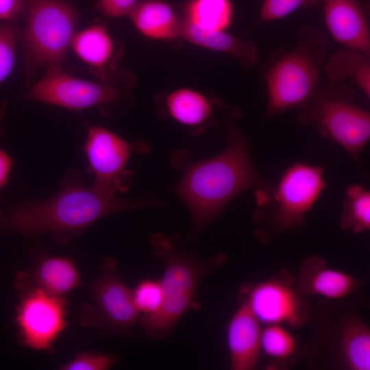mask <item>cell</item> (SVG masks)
Returning <instances> with one entry per match:
<instances>
[{"label": "cell", "mask_w": 370, "mask_h": 370, "mask_svg": "<svg viewBox=\"0 0 370 370\" xmlns=\"http://www.w3.org/2000/svg\"><path fill=\"white\" fill-rule=\"evenodd\" d=\"M303 123L313 125L320 135L343 147L360 164L362 151L370 138V114L340 95L312 97L299 108Z\"/></svg>", "instance_id": "8"}, {"label": "cell", "mask_w": 370, "mask_h": 370, "mask_svg": "<svg viewBox=\"0 0 370 370\" xmlns=\"http://www.w3.org/2000/svg\"><path fill=\"white\" fill-rule=\"evenodd\" d=\"M261 323L247 306L241 302L227 328L230 365L233 370H251L261 353Z\"/></svg>", "instance_id": "17"}, {"label": "cell", "mask_w": 370, "mask_h": 370, "mask_svg": "<svg viewBox=\"0 0 370 370\" xmlns=\"http://www.w3.org/2000/svg\"><path fill=\"white\" fill-rule=\"evenodd\" d=\"M25 14V0H0V22L18 23Z\"/></svg>", "instance_id": "31"}, {"label": "cell", "mask_w": 370, "mask_h": 370, "mask_svg": "<svg viewBox=\"0 0 370 370\" xmlns=\"http://www.w3.org/2000/svg\"><path fill=\"white\" fill-rule=\"evenodd\" d=\"M153 204L147 199L128 200L104 195L86 184L78 169H69L54 195L42 201L20 202L5 213L0 232L28 238L48 233L58 243L64 245L109 214Z\"/></svg>", "instance_id": "1"}, {"label": "cell", "mask_w": 370, "mask_h": 370, "mask_svg": "<svg viewBox=\"0 0 370 370\" xmlns=\"http://www.w3.org/2000/svg\"><path fill=\"white\" fill-rule=\"evenodd\" d=\"M166 104L172 118L188 126L201 125L212 112L208 99L200 92L188 88H180L171 92Z\"/></svg>", "instance_id": "22"}, {"label": "cell", "mask_w": 370, "mask_h": 370, "mask_svg": "<svg viewBox=\"0 0 370 370\" xmlns=\"http://www.w3.org/2000/svg\"><path fill=\"white\" fill-rule=\"evenodd\" d=\"M297 340L295 336L279 324L265 325L262 328L261 352L275 361L284 362L296 354Z\"/></svg>", "instance_id": "25"}, {"label": "cell", "mask_w": 370, "mask_h": 370, "mask_svg": "<svg viewBox=\"0 0 370 370\" xmlns=\"http://www.w3.org/2000/svg\"><path fill=\"white\" fill-rule=\"evenodd\" d=\"M320 0H264L260 14V22L282 19L300 8L314 5Z\"/></svg>", "instance_id": "28"}, {"label": "cell", "mask_w": 370, "mask_h": 370, "mask_svg": "<svg viewBox=\"0 0 370 370\" xmlns=\"http://www.w3.org/2000/svg\"><path fill=\"white\" fill-rule=\"evenodd\" d=\"M5 221V212L0 211V226H1Z\"/></svg>", "instance_id": "33"}, {"label": "cell", "mask_w": 370, "mask_h": 370, "mask_svg": "<svg viewBox=\"0 0 370 370\" xmlns=\"http://www.w3.org/2000/svg\"><path fill=\"white\" fill-rule=\"evenodd\" d=\"M138 0H98L95 9L109 17L128 16L138 3Z\"/></svg>", "instance_id": "30"}, {"label": "cell", "mask_w": 370, "mask_h": 370, "mask_svg": "<svg viewBox=\"0 0 370 370\" xmlns=\"http://www.w3.org/2000/svg\"><path fill=\"white\" fill-rule=\"evenodd\" d=\"M71 47L98 79L118 72L120 51L105 25L96 23L76 32Z\"/></svg>", "instance_id": "16"}, {"label": "cell", "mask_w": 370, "mask_h": 370, "mask_svg": "<svg viewBox=\"0 0 370 370\" xmlns=\"http://www.w3.org/2000/svg\"><path fill=\"white\" fill-rule=\"evenodd\" d=\"M296 284L304 297L338 301L354 294L362 283L349 273L329 267L322 257L312 256L300 264Z\"/></svg>", "instance_id": "13"}, {"label": "cell", "mask_w": 370, "mask_h": 370, "mask_svg": "<svg viewBox=\"0 0 370 370\" xmlns=\"http://www.w3.org/2000/svg\"><path fill=\"white\" fill-rule=\"evenodd\" d=\"M132 292L134 304L143 317L153 315L160 310L162 302L160 281L142 280Z\"/></svg>", "instance_id": "27"}, {"label": "cell", "mask_w": 370, "mask_h": 370, "mask_svg": "<svg viewBox=\"0 0 370 370\" xmlns=\"http://www.w3.org/2000/svg\"><path fill=\"white\" fill-rule=\"evenodd\" d=\"M16 323L20 343L29 349L49 352L68 325L66 301L38 288L18 291Z\"/></svg>", "instance_id": "12"}, {"label": "cell", "mask_w": 370, "mask_h": 370, "mask_svg": "<svg viewBox=\"0 0 370 370\" xmlns=\"http://www.w3.org/2000/svg\"><path fill=\"white\" fill-rule=\"evenodd\" d=\"M325 187L322 168L295 163L274 186L256 190V219L273 232L301 226Z\"/></svg>", "instance_id": "7"}, {"label": "cell", "mask_w": 370, "mask_h": 370, "mask_svg": "<svg viewBox=\"0 0 370 370\" xmlns=\"http://www.w3.org/2000/svg\"><path fill=\"white\" fill-rule=\"evenodd\" d=\"M336 325L333 347L339 367L349 370L370 369V330L360 315L352 313Z\"/></svg>", "instance_id": "18"}, {"label": "cell", "mask_w": 370, "mask_h": 370, "mask_svg": "<svg viewBox=\"0 0 370 370\" xmlns=\"http://www.w3.org/2000/svg\"><path fill=\"white\" fill-rule=\"evenodd\" d=\"M132 85V76L125 71L107 79L90 81L73 76L62 65H51L23 99L71 110L97 108L108 115L127 104Z\"/></svg>", "instance_id": "6"}, {"label": "cell", "mask_w": 370, "mask_h": 370, "mask_svg": "<svg viewBox=\"0 0 370 370\" xmlns=\"http://www.w3.org/2000/svg\"><path fill=\"white\" fill-rule=\"evenodd\" d=\"M128 16L145 36L160 40L179 36L180 21L165 2L150 0L138 3Z\"/></svg>", "instance_id": "20"}, {"label": "cell", "mask_w": 370, "mask_h": 370, "mask_svg": "<svg viewBox=\"0 0 370 370\" xmlns=\"http://www.w3.org/2000/svg\"><path fill=\"white\" fill-rule=\"evenodd\" d=\"M81 284L75 262L69 257L45 256L31 271L19 273L14 281L17 291L38 288L50 295L64 297Z\"/></svg>", "instance_id": "15"}, {"label": "cell", "mask_w": 370, "mask_h": 370, "mask_svg": "<svg viewBox=\"0 0 370 370\" xmlns=\"http://www.w3.org/2000/svg\"><path fill=\"white\" fill-rule=\"evenodd\" d=\"M3 136V128L0 123V138ZM13 165L11 157L0 148V191L8 181L9 175Z\"/></svg>", "instance_id": "32"}, {"label": "cell", "mask_w": 370, "mask_h": 370, "mask_svg": "<svg viewBox=\"0 0 370 370\" xmlns=\"http://www.w3.org/2000/svg\"><path fill=\"white\" fill-rule=\"evenodd\" d=\"M18 23L0 22V86L12 73L18 43ZM7 108L5 100L0 102V121Z\"/></svg>", "instance_id": "26"}, {"label": "cell", "mask_w": 370, "mask_h": 370, "mask_svg": "<svg viewBox=\"0 0 370 370\" xmlns=\"http://www.w3.org/2000/svg\"><path fill=\"white\" fill-rule=\"evenodd\" d=\"M240 295L261 323L300 328L310 318L308 303L299 291L296 278L285 271L242 287Z\"/></svg>", "instance_id": "10"}, {"label": "cell", "mask_w": 370, "mask_h": 370, "mask_svg": "<svg viewBox=\"0 0 370 370\" xmlns=\"http://www.w3.org/2000/svg\"><path fill=\"white\" fill-rule=\"evenodd\" d=\"M151 245L155 256L164 264L160 281L162 302L160 310L142 317L145 336L152 340L167 338L182 316L195 302L199 281L211 271L225 263L226 257L219 254L207 260L178 249L167 237L153 235Z\"/></svg>", "instance_id": "3"}, {"label": "cell", "mask_w": 370, "mask_h": 370, "mask_svg": "<svg viewBox=\"0 0 370 370\" xmlns=\"http://www.w3.org/2000/svg\"><path fill=\"white\" fill-rule=\"evenodd\" d=\"M332 37L345 48L369 57L370 34L366 16L356 0H320Z\"/></svg>", "instance_id": "14"}, {"label": "cell", "mask_w": 370, "mask_h": 370, "mask_svg": "<svg viewBox=\"0 0 370 370\" xmlns=\"http://www.w3.org/2000/svg\"><path fill=\"white\" fill-rule=\"evenodd\" d=\"M26 25L20 27L18 42L23 49L24 82L51 65H62L76 33L79 12L68 0H25Z\"/></svg>", "instance_id": "5"}, {"label": "cell", "mask_w": 370, "mask_h": 370, "mask_svg": "<svg viewBox=\"0 0 370 370\" xmlns=\"http://www.w3.org/2000/svg\"><path fill=\"white\" fill-rule=\"evenodd\" d=\"M116 362V358L110 354L92 352L77 353L69 362L59 366L60 370H107Z\"/></svg>", "instance_id": "29"}, {"label": "cell", "mask_w": 370, "mask_h": 370, "mask_svg": "<svg viewBox=\"0 0 370 370\" xmlns=\"http://www.w3.org/2000/svg\"><path fill=\"white\" fill-rule=\"evenodd\" d=\"M179 36L195 45L230 55L244 69L254 66L260 59L258 47L253 41L232 36L224 31L203 29L186 20L180 22Z\"/></svg>", "instance_id": "19"}, {"label": "cell", "mask_w": 370, "mask_h": 370, "mask_svg": "<svg viewBox=\"0 0 370 370\" xmlns=\"http://www.w3.org/2000/svg\"><path fill=\"white\" fill-rule=\"evenodd\" d=\"M226 128L227 144L223 151L192 164L175 186L197 230L210 223L242 192L265 185L253 165L245 136L228 117Z\"/></svg>", "instance_id": "2"}, {"label": "cell", "mask_w": 370, "mask_h": 370, "mask_svg": "<svg viewBox=\"0 0 370 370\" xmlns=\"http://www.w3.org/2000/svg\"><path fill=\"white\" fill-rule=\"evenodd\" d=\"M325 72L335 84L349 80L368 97L370 96L369 57L355 50L343 49L334 53L326 61Z\"/></svg>", "instance_id": "21"}, {"label": "cell", "mask_w": 370, "mask_h": 370, "mask_svg": "<svg viewBox=\"0 0 370 370\" xmlns=\"http://www.w3.org/2000/svg\"><path fill=\"white\" fill-rule=\"evenodd\" d=\"M340 227L354 234L370 229V192L360 185L347 186L340 215Z\"/></svg>", "instance_id": "24"}, {"label": "cell", "mask_w": 370, "mask_h": 370, "mask_svg": "<svg viewBox=\"0 0 370 370\" xmlns=\"http://www.w3.org/2000/svg\"><path fill=\"white\" fill-rule=\"evenodd\" d=\"M82 147L88 173L93 176L91 186L106 196H116L129 185L130 173L126 164L135 146L101 126L88 124Z\"/></svg>", "instance_id": "11"}, {"label": "cell", "mask_w": 370, "mask_h": 370, "mask_svg": "<svg viewBox=\"0 0 370 370\" xmlns=\"http://www.w3.org/2000/svg\"><path fill=\"white\" fill-rule=\"evenodd\" d=\"M118 262L106 258L101 275L92 284L93 303L86 305L79 322L114 334H128L139 317L132 292L123 283L117 271Z\"/></svg>", "instance_id": "9"}, {"label": "cell", "mask_w": 370, "mask_h": 370, "mask_svg": "<svg viewBox=\"0 0 370 370\" xmlns=\"http://www.w3.org/2000/svg\"><path fill=\"white\" fill-rule=\"evenodd\" d=\"M186 21L209 31H224L231 22L230 0H191L186 5Z\"/></svg>", "instance_id": "23"}, {"label": "cell", "mask_w": 370, "mask_h": 370, "mask_svg": "<svg viewBox=\"0 0 370 370\" xmlns=\"http://www.w3.org/2000/svg\"><path fill=\"white\" fill-rule=\"evenodd\" d=\"M297 42L264 73L268 99L264 119L306 105L315 95L327 57V39L313 27H302Z\"/></svg>", "instance_id": "4"}]
</instances>
